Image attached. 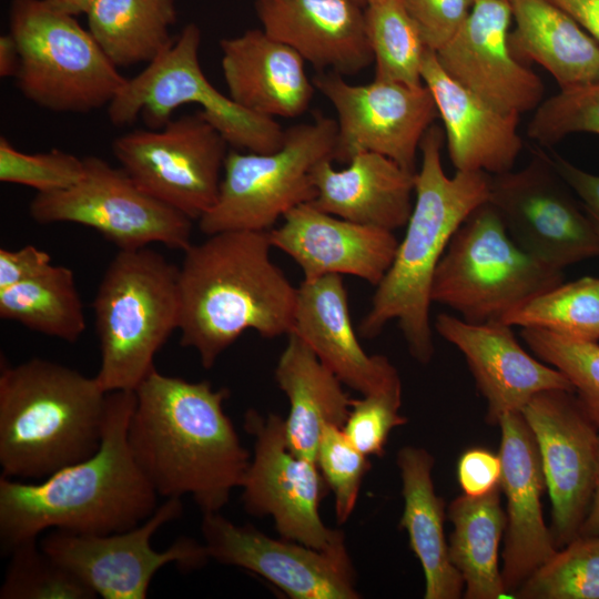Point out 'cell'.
I'll return each mask as SVG.
<instances>
[{
	"mask_svg": "<svg viewBox=\"0 0 599 599\" xmlns=\"http://www.w3.org/2000/svg\"><path fill=\"white\" fill-rule=\"evenodd\" d=\"M0 599H92L97 596L35 540L14 546Z\"/></svg>",
	"mask_w": 599,
	"mask_h": 599,
	"instance_id": "37",
	"label": "cell"
},
{
	"mask_svg": "<svg viewBox=\"0 0 599 599\" xmlns=\"http://www.w3.org/2000/svg\"><path fill=\"white\" fill-rule=\"evenodd\" d=\"M313 83L337 114L334 161L346 164L358 153L374 152L417 171L422 140L438 118L434 98L424 83L374 79L352 84L331 71L319 72Z\"/></svg>",
	"mask_w": 599,
	"mask_h": 599,
	"instance_id": "16",
	"label": "cell"
},
{
	"mask_svg": "<svg viewBox=\"0 0 599 599\" xmlns=\"http://www.w3.org/2000/svg\"><path fill=\"white\" fill-rule=\"evenodd\" d=\"M92 307L100 346L95 378L105 393L134 392L154 357L179 329V266L152 248L119 251Z\"/></svg>",
	"mask_w": 599,
	"mask_h": 599,
	"instance_id": "6",
	"label": "cell"
},
{
	"mask_svg": "<svg viewBox=\"0 0 599 599\" xmlns=\"http://www.w3.org/2000/svg\"><path fill=\"white\" fill-rule=\"evenodd\" d=\"M283 220L268 231L271 245L291 256L306 281L353 275L377 286L398 245L393 231L344 220L312 203L294 207Z\"/></svg>",
	"mask_w": 599,
	"mask_h": 599,
	"instance_id": "21",
	"label": "cell"
},
{
	"mask_svg": "<svg viewBox=\"0 0 599 599\" xmlns=\"http://www.w3.org/2000/svg\"><path fill=\"white\" fill-rule=\"evenodd\" d=\"M20 65V53L14 38L8 33L0 37V77H16Z\"/></svg>",
	"mask_w": 599,
	"mask_h": 599,
	"instance_id": "48",
	"label": "cell"
},
{
	"mask_svg": "<svg viewBox=\"0 0 599 599\" xmlns=\"http://www.w3.org/2000/svg\"><path fill=\"white\" fill-rule=\"evenodd\" d=\"M400 405L402 392L362 395L352 400L342 429L365 456H383L390 432L407 423L399 413Z\"/></svg>",
	"mask_w": 599,
	"mask_h": 599,
	"instance_id": "42",
	"label": "cell"
},
{
	"mask_svg": "<svg viewBox=\"0 0 599 599\" xmlns=\"http://www.w3.org/2000/svg\"><path fill=\"white\" fill-rule=\"evenodd\" d=\"M134 394L128 440L156 494L189 495L203 514L221 511L241 488L252 457L224 412L229 389L155 368Z\"/></svg>",
	"mask_w": 599,
	"mask_h": 599,
	"instance_id": "1",
	"label": "cell"
},
{
	"mask_svg": "<svg viewBox=\"0 0 599 599\" xmlns=\"http://www.w3.org/2000/svg\"><path fill=\"white\" fill-rule=\"evenodd\" d=\"M52 266L49 253L26 245L19 250H0V291L31 280Z\"/></svg>",
	"mask_w": 599,
	"mask_h": 599,
	"instance_id": "45",
	"label": "cell"
},
{
	"mask_svg": "<svg viewBox=\"0 0 599 599\" xmlns=\"http://www.w3.org/2000/svg\"><path fill=\"white\" fill-rule=\"evenodd\" d=\"M422 80L443 121L456 171L497 175L514 169L524 145L518 132L519 115L494 108L459 84L432 50L426 52Z\"/></svg>",
	"mask_w": 599,
	"mask_h": 599,
	"instance_id": "25",
	"label": "cell"
},
{
	"mask_svg": "<svg viewBox=\"0 0 599 599\" xmlns=\"http://www.w3.org/2000/svg\"><path fill=\"white\" fill-rule=\"evenodd\" d=\"M396 463L403 483L404 511L400 527L425 576V599H457L464 580L451 564L445 539V501L434 488V457L424 448L405 446Z\"/></svg>",
	"mask_w": 599,
	"mask_h": 599,
	"instance_id": "30",
	"label": "cell"
},
{
	"mask_svg": "<svg viewBox=\"0 0 599 599\" xmlns=\"http://www.w3.org/2000/svg\"><path fill=\"white\" fill-rule=\"evenodd\" d=\"M268 231L207 235L184 252L179 267L180 344L211 368L245 331L288 335L297 288L272 261Z\"/></svg>",
	"mask_w": 599,
	"mask_h": 599,
	"instance_id": "3",
	"label": "cell"
},
{
	"mask_svg": "<svg viewBox=\"0 0 599 599\" xmlns=\"http://www.w3.org/2000/svg\"><path fill=\"white\" fill-rule=\"evenodd\" d=\"M364 17L374 79L423 84L422 68L429 49L404 0H368Z\"/></svg>",
	"mask_w": 599,
	"mask_h": 599,
	"instance_id": "34",
	"label": "cell"
},
{
	"mask_svg": "<svg viewBox=\"0 0 599 599\" xmlns=\"http://www.w3.org/2000/svg\"><path fill=\"white\" fill-rule=\"evenodd\" d=\"M201 531L210 557L252 571L292 599H356V576L346 546L322 550L274 539L219 512L203 514Z\"/></svg>",
	"mask_w": 599,
	"mask_h": 599,
	"instance_id": "18",
	"label": "cell"
},
{
	"mask_svg": "<svg viewBox=\"0 0 599 599\" xmlns=\"http://www.w3.org/2000/svg\"><path fill=\"white\" fill-rule=\"evenodd\" d=\"M511 21L508 0H475L461 28L435 53L459 84L494 108L520 115L540 104L545 87L511 51Z\"/></svg>",
	"mask_w": 599,
	"mask_h": 599,
	"instance_id": "19",
	"label": "cell"
},
{
	"mask_svg": "<svg viewBox=\"0 0 599 599\" xmlns=\"http://www.w3.org/2000/svg\"><path fill=\"white\" fill-rule=\"evenodd\" d=\"M333 160L313 170L315 207L355 223L394 231L406 226L413 210L415 174L392 159L362 152L337 170Z\"/></svg>",
	"mask_w": 599,
	"mask_h": 599,
	"instance_id": "27",
	"label": "cell"
},
{
	"mask_svg": "<svg viewBox=\"0 0 599 599\" xmlns=\"http://www.w3.org/2000/svg\"><path fill=\"white\" fill-rule=\"evenodd\" d=\"M54 11L72 17L87 14L98 0H43Z\"/></svg>",
	"mask_w": 599,
	"mask_h": 599,
	"instance_id": "50",
	"label": "cell"
},
{
	"mask_svg": "<svg viewBox=\"0 0 599 599\" xmlns=\"http://www.w3.org/2000/svg\"><path fill=\"white\" fill-rule=\"evenodd\" d=\"M134 392L108 393L99 449L35 481L0 478V539L9 552L48 529L108 535L131 529L158 509L159 495L128 440Z\"/></svg>",
	"mask_w": 599,
	"mask_h": 599,
	"instance_id": "2",
	"label": "cell"
},
{
	"mask_svg": "<svg viewBox=\"0 0 599 599\" xmlns=\"http://www.w3.org/2000/svg\"><path fill=\"white\" fill-rule=\"evenodd\" d=\"M579 535L599 536V456L596 486L588 514L581 525ZM578 535V536H579Z\"/></svg>",
	"mask_w": 599,
	"mask_h": 599,
	"instance_id": "49",
	"label": "cell"
},
{
	"mask_svg": "<svg viewBox=\"0 0 599 599\" xmlns=\"http://www.w3.org/2000/svg\"><path fill=\"white\" fill-rule=\"evenodd\" d=\"M538 446L552 506L550 528L557 549L575 539L592 500L599 429L575 392L544 390L521 409Z\"/></svg>",
	"mask_w": 599,
	"mask_h": 599,
	"instance_id": "17",
	"label": "cell"
},
{
	"mask_svg": "<svg viewBox=\"0 0 599 599\" xmlns=\"http://www.w3.org/2000/svg\"><path fill=\"white\" fill-rule=\"evenodd\" d=\"M475 0H404L426 47L437 52L461 28Z\"/></svg>",
	"mask_w": 599,
	"mask_h": 599,
	"instance_id": "43",
	"label": "cell"
},
{
	"mask_svg": "<svg viewBox=\"0 0 599 599\" xmlns=\"http://www.w3.org/2000/svg\"><path fill=\"white\" fill-rule=\"evenodd\" d=\"M435 329L465 356L477 388L487 402L489 424H498L506 413H520L540 392H575L560 370L534 358L520 346L510 325L502 322L473 324L440 313L435 319Z\"/></svg>",
	"mask_w": 599,
	"mask_h": 599,
	"instance_id": "20",
	"label": "cell"
},
{
	"mask_svg": "<svg viewBox=\"0 0 599 599\" xmlns=\"http://www.w3.org/2000/svg\"><path fill=\"white\" fill-rule=\"evenodd\" d=\"M227 146L199 111L120 135L112 151L143 191L199 221L216 202Z\"/></svg>",
	"mask_w": 599,
	"mask_h": 599,
	"instance_id": "12",
	"label": "cell"
},
{
	"mask_svg": "<svg viewBox=\"0 0 599 599\" xmlns=\"http://www.w3.org/2000/svg\"><path fill=\"white\" fill-rule=\"evenodd\" d=\"M457 479L465 495L484 496L500 486L499 455L476 447L464 451L457 464Z\"/></svg>",
	"mask_w": 599,
	"mask_h": 599,
	"instance_id": "44",
	"label": "cell"
},
{
	"mask_svg": "<svg viewBox=\"0 0 599 599\" xmlns=\"http://www.w3.org/2000/svg\"><path fill=\"white\" fill-rule=\"evenodd\" d=\"M509 44L521 62L540 64L560 89L599 81V43L550 0H508Z\"/></svg>",
	"mask_w": 599,
	"mask_h": 599,
	"instance_id": "29",
	"label": "cell"
},
{
	"mask_svg": "<svg viewBox=\"0 0 599 599\" xmlns=\"http://www.w3.org/2000/svg\"><path fill=\"white\" fill-rule=\"evenodd\" d=\"M522 599H599V536H577L515 591Z\"/></svg>",
	"mask_w": 599,
	"mask_h": 599,
	"instance_id": "36",
	"label": "cell"
},
{
	"mask_svg": "<svg viewBox=\"0 0 599 599\" xmlns=\"http://www.w3.org/2000/svg\"><path fill=\"white\" fill-rule=\"evenodd\" d=\"M182 511L181 498H166L151 517L131 529L108 535L51 530L39 545L97 597L145 599L151 580L162 567L176 564L193 569L210 559L203 544L185 537L164 551L152 548L153 535Z\"/></svg>",
	"mask_w": 599,
	"mask_h": 599,
	"instance_id": "13",
	"label": "cell"
},
{
	"mask_svg": "<svg viewBox=\"0 0 599 599\" xmlns=\"http://www.w3.org/2000/svg\"><path fill=\"white\" fill-rule=\"evenodd\" d=\"M83 160L77 184L31 200L29 214L37 223L88 226L121 251L153 243L185 251L192 244V219L148 194L121 166L95 155Z\"/></svg>",
	"mask_w": 599,
	"mask_h": 599,
	"instance_id": "11",
	"label": "cell"
},
{
	"mask_svg": "<svg viewBox=\"0 0 599 599\" xmlns=\"http://www.w3.org/2000/svg\"><path fill=\"white\" fill-rule=\"evenodd\" d=\"M538 150L518 171L491 175L489 203L525 251L564 270L599 256V233L580 201Z\"/></svg>",
	"mask_w": 599,
	"mask_h": 599,
	"instance_id": "15",
	"label": "cell"
},
{
	"mask_svg": "<svg viewBox=\"0 0 599 599\" xmlns=\"http://www.w3.org/2000/svg\"><path fill=\"white\" fill-rule=\"evenodd\" d=\"M447 515L454 525L449 558L464 580V597H509L498 568V548L506 529L500 486L484 496L464 494L456 497L448 506Z\"/></svg>",
	"mask_w": 599,
	"mask_h": 599,
	"instance_id": "31",
	"label": "cell"
},
{
	"mask_svg": "<svg viewBox=\"0 0 599 599\" xmlns=\"http://www.w3.org/2000/svg\"><path fill=\"white\" fill-rule=\"evenodd\" d=\"M444 136L433 124L422 140V164L415 174V202L405 235L358 328L363 337L373 338L387 323L397 321L410 355L422 364L434 355L429 308L435 270L455 232L490 194L488 173L446 174Z\"/></svg>",
	"mask_w": 599,
	"mask_h": 599,
	"instance_id": "4",
	"label": "cell"
},
{
	"mask_svg": "<svg viewBox=\"0 0 599 599\" xmlns=\"http://www.w3.org/2000/svg\"><path fill=\"white\" fill-rule=\"evenodd\" d=\"M0 317L43 335L77 342L87 327L72 270L53 265L44 273L0 291Z\"/></svg>",
	"mask_w": 599,
	"mask_h": 599,
	"instance_id": "33",
	"label": "cell"
},
{
	"mask_svg": "<svg viewBox=\"0 0 599 599\" xmlns=\"http://www.w3.org/2000/svg\"><path fill=\"white\" fill-rule=\"evenodd\" d=\"M244 428L254 451L242 488L244 509L271 517L282 538L331 550L346 546L344 534L322 520L319 505L328 487L315 460L295 454L285 436L284 419L250 409Z\"/></svg>",
	"mask_w": 599,
	"mask_h": 599,
	"instance_id": "14",
	"label": "cell"
},
{
	"mask_svg": "<svg viewBox=\"0 0 599 599\" xmlns=\"http://www.w3.org/2000/svg\"><path fill=\"white\" fill-rule=\"evenodd\" d=\"M106 403L95 376L39 357L1 362L2 477L35 481L93 455Z\"/></svg>",
	"mask_w": 599,
	"mask_h": 599,
	"instance_id": "5",
	"label": "cell"
},
{
	"mask_svg": "<svg viewBox=\"0 0 599 599\" xmlns=\"http://www.w3.org/2000/svg\"><path fill=\"white\" fill-rule=\"evenodd\" d=\"M287 337L275 368V380L290 404L285 436L295 454L316 461L323 429L343 427L353 399L298 336L291 333Z\"/></svg>",
	"mask_w": 599,
	"mask_h": 599,
	"instance_id": "28",
	"label": "cell"
},
{
	"mask_svg": "<svg viewBox=\"0 0 599 599\" xmlns=\"http://www.w3.org/2000/svg\"><path fill=\"white\" fill-rule=\"evenodd\" d=\"M581 132L599 135V81L560 89L540 102L527 125V135L547 146Z\"/></svg>",
	"mask_w": 599,
	"mask_h": 599,
	"instance_id": "39",
	"label": "cell"
},
{
	"mask_svg": "<svg viewBox=\"0 0 599 599\" xmlns=\"http://www.w3.org/2000/svg\"><path fill=\"white\" fill-rule=\"evenodd\" d=\"M221 65L229 97L267 118H296L309 106L314 83L304 59L262 29L220 41Z\"/></svg>",
	"mask_w": 599,
	"mask_h": 599,
	"instance_id": "26",
	"label": "cell"
},
{
	"mask_svg": "<svg viewBox=\"0 0 599 599\" xmlns=\"http://www.w3.org/2000/svg\"><path fill=\"white\" fill-rule=\"evenodd\" d=\"M355 2H357L359 6H362L363 8L366 6V3L368 2V0H354Z\"/></svg>",
	"mask_w": 599,
	"mask_h": 599,
	"instance_id": "51",
	"label": "cell"
},
{
	"mask_svg": "<svg viewBox=\"0 0 599 599\" xmlns=\"http://www.w3.org/2000/svg\"><path fill=\"white\" fill-rule=\"evenodd\" d=\"M89 31L116 68L150 63L173 43L175 0H98L87 13Z\"/></svg>",
	"mask_w": 599,
	"mask_h": 599,
	"instance_id": "32",
	"label": "cell"
},
{
	"mask_svg": "<svg viewBox=\"0 0 599 599\" xmlns=\"http://www.w3.org/2000/svg\"><path fill=\"white\" fill-rule=\"evenodd\" d=\"M520 335L531 352L560 370L571 383L585 410L599 429V345L558 334L522 328Z\"/></svg>",
	"mask_w": 599,
	"mask_h": 599,
	"instance_id": "38",
	"label": "cell"
},
{
	"mask_svg": "<svg viewBox=\"0 0 599 599\" xmlns=\"http://www.w3.org/2000/svg\"><path fill=\"white\" fill-rule=\"evenodd\" d=\"M262 30L319 72L354 75L374 62L354 0H256Z\"/></svg>",
	"mask_w": 599,
	"mask_h": 599,
	"instance_id": "24",
	"label": "cell"
},
{
	"mask_svg": "<svg viewBox=\"0 0 599 599\" xmlns=\"http://www.w3.org/2000/svg\"><path fill=\"white\" fill-rule=\"evenodd\" d=\"M571 16L599 43V0H550Z\"/></svg>",
	"mask_w": 599,
	"mask_h": 599,
	"instance_id": "47",
	"label": "cell"
},
{
	"mask_svg": "<svg viewBox=\"0 0 599 599\" xmlns=\"http://www.w3.org/2000/svg\"><path fill=\"white\" fill-rule=\"evenodd\" d=\"M9 33L20 53L17 87L43 109L87 113L109 105L126 82L75 17L43 0H12Z\"/></svg>",
	"mask_w": 599,
	"mask_h": 599,
	"instance_id": "8",
	"label": "cell"
},
{
	"mask_svg": "<svg viewBox=\"0 0 599 599\" xmlns=\"http://www.w3.org/2000/svg\"><path fill=\"white\" fill-rule=\"evenodd\" d=\"M337 122L317 115L285 130L282 146L267 153L230 151L215 204L197 222L205 235L270 231L294 207L316 195L313 170L334 161Z\"/></svg>",
	"mask_w": 599,
	"mask_h": 599,
	"instance_id": "9",
	"label": "cell"
},
{
	"mask_svg": "<svg viewBox=\"0 0 599 599\" xmlns=\"http://www.w3.org/2000/svg\"><path fill=\"white\" fill-rule=\"evenodd\" d=\"M316 464L334 495L335 516L345 524L354 511L363 479L370 469L368 457L346 437L342 427L327 425L321 436Z\"/></svg>",
	"mask_w": 599,
	"mask_h": 599,
	"instance_id": "40",
	"label": "cell"
},
{
	"mask_svg": "<svg viewBox=\"0 0 599 599\" xmlns=\"http://www.w3.org/2000/svg\"><path fill=\"white\" fill-rule=\"evenodd\" d=\"M201 41L200 28L186 24L169 49L126 79L108 105L110 122L128 125L142 115L149 129H160L179 106L197 104L230 146L256 153L277 150L285 130L274 119L241 106L207 80L199 59Z\"/></svg>",
	"mask_w": 599,
	"mask_h": 599,
	"instance_id": "10",
	"label": "cell"
},
{
	"mask_svg": "<svg viewBox=\"0 0 599 599\" xmlns=\"http://www.w3.org/2000/svg\"><path fill=\"white\" fill-rule=\"evenodd\" d=\"M521 328L548 331L560 336L599 339V278L585 276L544 291L501 321Z\"/></svg>",
	"mask_w": 599,
	"mask_h": 599,
	"instance_id": "35",
	"label": "cell"
},
{
	"mask_svg": "<svg viewBox=\"0 0 599 599\" xmlns=\"http://www.w3.org/2000/svg\"><path fill=\"white\" fill-rule=\"evenodd\" d=\"M84 174V160L69 152L52 149L42 153H24L6 136L0 138V181L20 184L49 193L69 189Z\"/></svg>",
	"mask_w": 599,
	"mask_h": 599,
	"instance_id": "41",
	"label": "cell"
},
{
	"mask_svg": "<svg viewBox=\"0 0 599 599\" xmlns=\"http://www.w3.org/2000/svg\"><path fill=\"white\" fill-rule=\"evenodd\" d=\"M562 280L561 268L517 244L498 211L486 202L453 235L435 270L430 300L468 323L501 322L512 309Z\"/></svg>",
	"mask_w": 599,
	"mask_h": 599,
	"instance_id": "7",
	"label": "cell"
},
{
	"mask_svg": "<svg viewBox=\"0 0 599 599\" xmlns=\"http://www.w3.org/2000/svg\"><path fill=\"white\" fill-rule=\"evenodd\" d=\"M550 158L560 176L592 219L599 233V175L573 165L558 154H552Z\"/></svg>",
	"mask_w": 599,
	"mask_h": 599,
	"instance_id": "46",
	"label": "cell"
},
{
	"mask_svg": "<svg viewBox=\"0 0 599 599\" xmlns=\"http://www.w3.org/2000/svg\"><path fill=\"white\" fill-rule=\"evenodd\" d=\"M291 333L298 336L344 385L362 395L402 392L398 372L388 358L368 355L361 346L341 275L301 283Z\"/></svg>",
	"mask_w": 599,
	"mask_h": 599,
	"instance_id": "23",
	"label": "cell"
},
{
	"mask_svg": "<svg viewBox=\"0 0 599 599\" xmlns=\"http://www.w3.org/2000/svg\"><path fill=\"white\" fill-rule=\"evenodd\" d=\"M502 488L507 499L504 567L508 595L557 551L541 509L546 487L536 439L521 413L504 414L499 420Z\"/></svg>",
	"mask_w": 599,
	"mask_h": 599,
	"instance_id": "22",
	"label": "cell"
}]
</instances>
